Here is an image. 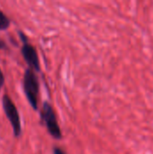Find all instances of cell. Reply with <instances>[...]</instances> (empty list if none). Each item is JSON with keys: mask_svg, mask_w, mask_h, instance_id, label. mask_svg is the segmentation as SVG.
Listing matches in <instances>:
<instances>
[{"mask_svg": "<svg viewBox=\"0 0 153 154\" xmlns=\"http://www.w3.org/2000/svg\"><path fill=\"white\" fill-rule=\"evenodd\" d=\"M23 90L27 100L31 106L37 110L38 108V95H39V81L34 73V70L28 68L23 75Z\"/></svg>", "mask_w": 153, "mask_h": 154, "instance_id": "obj_1", "label": "cell"}, {"mask_svg": "<svg viewBox=\"0 0 153 154\" xmlns=\"http://www.w3.org/2000/svg\"><path fill=\"white\" fill-rule=\"evenodd\" d=\"M2 106L5 112V115L8 121L11 124V126L13 128L14 135L18 138L21 135L22 133V126H21V120L20 116L18 113V110L14 104L13 100L10 98V97L6 94H5L2 97Z\"/></svg>", "mask_w": 153, "mask_h": 154, "instance_id": "obj_2", "label": "cell"}, {"mask_svg": "<svg viewBox=\"0 0 153 154\" xmlns=\"http://www.w3.org/2000/svg\"><path fill=\"white\" fill-rule=\"evenodd\" d=\"M18 33L20 35V39L23 42V45L21 48V53H22L24 60L29 65L30 69H32V70H35V71H40V69H41L40 61H39L38 54H37L35 48L28 42V39L23 32L19 31Z\"/></svg>", "mask_w": 153, "mask_h": 154, "instance_id": "obj_3", "label": "cell"}, {"mask_svg": "<svg viewBox=\"0 0 153 154\" xmlns=\"http://www.w3.org/2000/svg\"><path fill=\"white\" fill-rule=\"evenodd\" d=\"M41 117H42L43 122L45 123V125H46L50 134L56 139H60L61 133H60L59 125L57 123L55 113H54L51 106L48 102H45L42 106Z\"/></svg>", "mask_w": 153, "mask_h": 154, "instance_id": "obj_4", "label": "cell"}, {"mask_svg": "<svg viewBox=\"0 0 153 154\" xmlns=\"http://www.w3.org/2000/svg\"><path fill=\"white\" fill-rule=\"evenodd\" d=\"M10 26L9 18L0 10V31H5Z\"/></svg>", "mask_w": 153, "mask_h": 154, "instance_id": "obj_5", "label": "cell"}, {"mask_svg": "<svg viewBox=\"0 0 153 154\" xmlns=\"http://www.w3.org/2000/svg\"><path fill=\"white\" fill-rule=\"evenodd\" d=\"M4 84H5V76H4L3 71H2L1 69H0V90L2 89Z\"/></svg>", "mask_w": 153, "mask_h": 154, "instance_id": "obj_6", "label": "cell"}, {"mask_svg": "<svg viewBox=\"0 0 153 154\" xmlns=\"http://www.w3.org/2000/svg\"><path fill=\"white\" fill-rule=\"evenodd\" d=\"M53 152H54V154H65L64 152L61 149H60V148H54Z\"/></svg>", "mask_w": 153, "mask_h": 154, "instance_id": "obj_7", "label": "cell"}, {"mask_svg": "<svg viewBox=\"0 0 153 154\" xmlns=\"http://www.w3.org/2000/svg\"><path fill=\"white\" fill-rule=\"evenodd\" d=\"M5 47H6V45H5V42L0 39V50H3V49H5Z\"/></svg>", "mask_w": 153, "mask_h": 154, "instance_id": "obj_8", "label": "cell"}]
</instances>
